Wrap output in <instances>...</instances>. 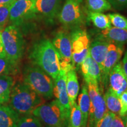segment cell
Listing matches in <instances>:
<instances>
[{
	"label": "cell",
	"mask_w": 127,
	"mask_h": 127,
	"mask_svg": "<svg viewBox=\"0 0 127 127\" xmlns=\"http://www.w3.org/2000/svg\"><path fill=\"white\" fill-rule=\"evenodd\" d=\"M81 69L87 84L90 82L99 84L101 82V68L98 64L92 58L90 53H88L81 64Z\"/></svg>",
	"instance_id": "14"
},
{
	"label": "cell",
	"mask_w": 127,
	"mask_h": 127,
	"mask_svg": "<svg viewBox=\"0 0 127 127\" xmlns=\"http://www.w3.org/2000/svg\"><path fill=\"white\" fill-rule=\"evenodd\" d=\"M87 12L82 0H65L58 13V20L66 28H78L88 20Z\"/></svg>",
	"instance_id": "4"
},
{
	"label": "cell",
	"mask_w": 127,
	"mask_h": 127,
	"mask_svg": "<svg viewBox=\"0 0 127 127\" xmlns=\"http://www.w3.org/2000/svg\"><path fill=\"white\" fill-rule=\"evenodd\" d=\"M108 80L110 88L120 97L127 90V78L123 68L122 62H119L111 69Z\"/></svg>",
	"instance_id": "13"
},
{
	"label": "cell",
	"mask_w": 127,
	"mask_h": 127,
	"mask_svg": "<svg viewBox=\"0 0 127 127\" xmlns=\"http://www.w3.org/2000/svg\"><path fill=\"white\" fill-rule=\"evenodd\" d=\"M111 25L115 28L127 30V18L119 13H109L108 14Z\"/></svg>",
	"instance_id": "28"
},
{
	"label": "cell",
	"mask_w": 127,
	"mask_h": 127,
	"mask_svg": "<svg viewBox=\"0 0 127 127\" xmlns=\"http://www.w3.org/2000/svg\"><path fill=\"white\" fill-rule=\"evenodd\" d=\"M6 56L3 45H0V58Z\"/></svg>",
	"instance_id": "36"
},
{
	"label": "cell",
	"mask_w": 127,
	"mask_h": 127,
	"mask_svg": "<svg viewBox=\"0 0 127 127\" xmlns=\"http://www.w3.org/2000/svg\"><path fill=\"white\" fill-rule=\"evenodd\" d=\"M87 13L88 20L91 21L93 25L98 29L104 30L108 29L112 26L108 15L102 12H93L88 10H87Z\"/></svg>",
	"instance_id": "21"
},
{
	"label": "cell",
	"mask_w": 127,
	"mask_h": 127,
	"mask_svg": "<svg viewBox=\"0 0 127 127\" xmlns=\"http://www.w3.org/2000/svg\"><path fill=\"white\" fill-rule=\"evenodd\" d=\"M127 115V112L126 114H125V115Z\"/></svg>",
	"instance_id": "38"
},
{
	"label": "cell",
	"mask_w": 127,
	"mask_h": 127,
	"mask_svg": "<svg viewBox=\"0 0 127 127\" xmlns=\"http://www.w3.org/2000/svg\"><path fill=\"white\" fill-rule=\"evenodd\" d=\"M108 111H111L116 115H120L121 102L120 97L109 88L104 95Z\"/></svg>",
	"instance_id": "23"
},
{
	"label": "cell",
	"mask_w": 127,
	"mask_h": 127,
	"mask_svg": "<svg viewBox=\"0 0 127 127\" xmlns=\"http://www.w3.org/2000/svg\"><path fill=\"white\" fill-rule=\"evenodd\" d=\"M116 10L123 11L127 8V0H108Z\"/></svg>",
	"instance_id": "31"
},
{
	"label": "cell",
	"mask_w": 127,
	"mask_h": 127,
	"mask_svg": "<svg viewBox=\"0 0 127 127\" xmlns=\"http://www.w3.org/2000/svg\"><path fill=\"white\" fill-rule=\"evenodd\" d=\"M66 87L70 106L75 102L79 91L78 80L76 73L75 68H73L66 72Z\"/></svg>",
	"instance_id": "18"
},
{
	"label": "cell",
	"mask_w": 127,
	"mask_h": 127,
	"mask_svg": "<svg viewBox=\"0 0 127 127\" xmlns=\"http://www.w3.org/2000/svg\"><path fill=\"white\" fill-rule=\"evenodd\" d=\"M24 82L45 99L54 96L52 78L37 66H27L24 71Z\"/></svg>",
	"instance_id": "3"
},
{
	"label": "cell",
	"mask_w": 127,
	"mask_h": 127,
	"mask_svg": "<svg viewBox=\"0 0 127 127\" xmlns=\"http://www.w3.org/2000/svg\"><path fill=\"white\" fill-rule=\"evenodd\" d=\"M30 58L52 79L56 78L60 72L59 55L50 39H42L35 44Z\"/></svg>",
	"instance_id": "1"
},
{
	"label": "cell",
	"mask_w": 127,
	"mask_h": 127,
	"mask_svg": "<svg viewBox=\"0 0 127 127\" xmlns=\"http://www.w3.org/2000/svg\"><path fill=\"white\" fill-rule=\"evenodd\" d=\"M86 2L88 10L93 12H103L112 8L108 0H86Z\"/></svg>",
	"instance_id": "24"
},
{
	"label": "cell",
	"mask_w": 127,
	"mask_h": 127,
	"mask_svg": "<svg viewBox=\"0 0 127 127\" xmlns=\"http://www.w3.org/2000/svg\"><path fill=\"white\" fill-rule=\"evenodd\" d=\"M87 84L90 108L87 127H96L97 123L104 117L108 109L99 84L90 82Z\"/></svg>",
	"instance_id": "7"
},
{
	"label": "cell",
	"mask_w": 127,
	"mask_h": 127,
	"mask_svg": "<svg viewBox=\"0 0 127 127\" xmlns=\"http://www.w3.org/2000/svg\"><path fill=\"white\" fill-rule=\"evenodd\" d=\"M111 127H125L122 117L119 115H115L112 121Z\"/></svg>",
	"instance_id": "33"
},
{
	"label": "cell",
	"mask_w": 127,
	"mask_h": 127,
	"mask_svg": "<svg viewBox=\"0 0 127 127\" xmlns=\"http://www.w3.org/2000/svg\"><path fill=\"white\" fill-rule=\"evenodd\" d=\"M54 96L56 98L65 118L68 121L71 111L69 98L66 87V72L60 71L58 75L54 81Z\"/></svg>",
	"instance_id": "11"
},
{
	"label": "cell",
	"mask_w": 127,
	"mask_h": 127,
	"mask_svg": "<svg viewBox=\"0 0 127 127\" xmlns=\"http://www.w3.org/2000/svg\"><path fill=\"white\" fill-rule=\"evenodd\" d=\"M60 0H35V14L53 20L59 13Z\"/></svg>",
	"instance_id": "15"
},
{
	"label": "cell",
	"mask_w": 127,
	"mask_h": 127,
	"mask_svg": "<svg viewBox=\"0 0 127 127\" xmlns=\"http://www.w3.org/2000/svg\"><path fill=\"white\" fill-rule=\"evenodd\" d=\"M98 38L104 39L109 43L125 45L127 44V30L111 26L108 29L102 30Z\"/></svg>",
	"instance_id": "16"
},
{
	"label": "cell",
	"mask_w": 127,
	"mask_h": 127,
	"mask_svg": "<svg viewBox=\"0 0 127 127\" xmlns=\"http://www.w3.org/2000/svg\"><path fill=\"white\" fill-rule=\"evenodd\" d=\"M1 38L6 57L18 63L24 51V38L17 26L9 25L1 30Z\"/></svg>",
	"instance_id": "5"
},
{
	"label": "cell",
	"mask_w": 127,
	"mask_h": 127,
	"mask_svg": "<svg viewBox=\"0 0 127 127\" xmlns=\"http://www.w3.org/2000/svg\"><path fill=\"white\" fill-rule=\"evenodd\" d=\"M82 117L79 107L75 103L71 107V111L68 121V127H81Z\"/></svg>",
	"instance_id": "26"
},
{
	"label": "cell",
	"mask_w": 127,
	"mask_h": 127,
	"mask_svg": "<svg viewBox=\"0 0 127 127\" xmlns=\"http://www.w3.org/2000/svg\"><path fill=\"white\" fill-rule=\"evenodd\" d=\"M17 127H43V125L37 117L30 114L20 117Z\"/></svg>",
	"instance_id": "27"
},
{
	"label": "cell",
	"mask_w": 127,
	"mask_h": 127,
	"mask_svg": "<svg viewBox=\"0 0 127 127\" xmlns=\"http://www.w3.org/2000/svg\"><path fill=\"white\" fill-rule=\"evenodd\" d=\"M108 45V42L99 38H97L90 44L89 53L92 58L98 64L101 68V71L107 54Z\"/></svg>",
	"instance_id": "17"
},
{
	"label": "cell",
	"mask_w": 127,
	"mask_h": 127,
	"mask_svg": "<svg viewBox=\"0 0 127 127\" xmlns=\"http://www.w3.org/2000/svg\"><path fill=\"white\" fill-rule=\"evenodd\" d=\"M78 105L81 113V127H87L88 124L89 112H90V99L88 95V87L86 85H84L82 87L81 93L78 95Z\"/></svg>",
	"instance_id": "20"
},
{
	"label": "cell",
	"mask_w": 127,
	"mask_h": 127,
	"mask_svg": "<svg viewBox=\"0 0 127 127\" xmlns=\"http://www.w3.org/2000/svg\"><path fill=\"white\" fill-rule=\"evenodd\" d=\"M52 42L59 55L61 70L66 72L75 68L72 60L70 34L65 30H60L55 35Z\"/></svg>",
	"instance_id": "8"
},
{
	"label": "cell",
	"mask_w": 127,
	"mask_h": 127,
	"mask_svg": "<svg viewBox=\"0 0 127 127\" xmlns=\"http://www.w3.org/2000/svg\"><path fill=\"white\" fill-rule=\"evenodd\" d=\"M122 119H123L124 124L125 127H127V115L123 116V117H121Z\"/></svg>",
	"instance_id": "37"
},
{
	"label": "cell",
	"mask_w": 127,
	"mask_h": 127,
	"mask_svg": "<svg viewBox=\"0 0 127 127\" xmlns=\"http://www.w3.org/2000/svg\"><path fill=\"white\" fill-rule=\"evenodd\" d=\"M35 0H16L11 5L9 20L15 26L21 24L26 19L31 18L35 14Z\"/></svg>",
	"instance_id": "10"
},
{
	"label": "cell",
	"mask_w": 127,
	"mask_h": 127,
	"mask_svg": "<svg viewBox=\"0 0 127 127\" xmlns=\"http://www.w3.org/2000/svg\"><path fill=\"white\" fill-rule=\"evenodd\" d=\"M9 106L18 114H32L33 111L44 102V98L24 83L14 85L9 99Z\"/></svg>",
	"instance_id": "2"
},
{
	"label": "cell",
	"mask_w": 127,
	"mask_h": 127,
	"mask_svg": "<svg viewBox=\"0 0 127 127\" xmlns=\"http://www.w3.org/2000/svg\"><path fill=\"white\" fill-rule=\"evenodd\" d=\"M32 114L37 117L46 127H66L68 125V121L57 99L41 105L33 111Z\"/></svg>",
	"instance_id": "6"
},
{
	"label": "cell",
	"mask_w": 127,
	"mask_h": 127,
	"mask_svg": "<svg viewBox=\"0 0 127 127\" xmlns=\"http://www.w3.org/2000/svg\"><path fill=\"white\" fill-rule=\"evenodd\" d=\"M13 86L14 80L11 76L0 75V104L8 102Z\"/></svg>",
	"instance_id": "22"
},
{
	"label": "cell",
	"mask_w": 127,
	"mask_h": 127,
	"mask_svg": "<svg viewBox=\"0 0 127 127\" xmlns=\"http://www.w3.org/2000/svg\"><path fill=\"white\" fill-rule=\"evenodd\" d=\"M120 99L121 102L120 115L121 117H123L127 112V90L121 95Z\"/></svg>",
	"instance_id": "32"
},
{
	"label": "cell",
	"mask_w": 127,
	"mask_h": 127,
	"mask_svg": "<svg viewBox=\"0 0 127 127\" xmlns=\"http://www.w3.org/2000/svg\"><path fill=\"white\" fill-rule=\"evenodd\" d=\"M12 4L0 5V29L5 26L9 20V9Z\"/></svg>",
	"instance_id": "29"
},
{
	"label": "cell",
	"mask_w": 127,
	"mask_h": 127,
	"mask_svg": "<svg viewBox=\"0 0 127 127\" xmlns=\"http://www.w3.org/2000/svg\"><path fill=\"white\" fill-rule=\"evenodd\" d=\"M17 63L5 56L0 58V75H14L16 72Z\"/></svg>",
	"instance_id": "25"
},
{
	"label": "cell",
	"mask_w": 127,
	"mask_h": 127,
	"mask_svg": "<svg viewBox=\"0 0 127 127\" xmlns=\"http://www.w3.org/2000/svg\"></svg>",
	"instance_id": "39"
},
{
	"label": "cell",
	"mask_w": 127,
	"mask_h": 127,
	"mask_svg": "<svg viewBox=\"0 0 127 127\" xmlns=\"http://www.w3.org/2000/svg\"><path fill=\"white\" fill-rule=\"evenodd\" d=\"M122 65H123V68L125 72V75L127 78V50L125 52L124 57L123 61H122Z\"/></svg>",
	"instance_id": "34"
},
{
	"label": "cell",
	"mask_w": 127,
	"mask_h": 127,
	"mask_svg": "<svg viewBox=\"0 0 127 127\" xmlns=\"http://www.w3.org/2000/svg\"><path fill=\"white\" fill-rule=\"evenodd\" d=\"M16 0H0V5L12 4Z\"/></svg>",
	"instance_id": "35"
},
{
	"label": "cell",
	"mask_w": 127,
	"mask_h": 127,
	"mask_svg": "<svg viewBox=\"0 0 127 127\" xmlns=\"http://www.w3.org/2000/svg\"><path fill=\"white\" fill-rule=\"evenodd\" d=\"M115 114L109 111H107L104 117L96 124V127H111L112 121Z\"/></svg>",
	"instance_id": "30"
},
{
	"label": "cell",
	"mask_w": 127,
	"mask_h": 127,
	"mask_svg": "<svg viewBox=\"0 0 127 127\" xmlns=\"http://www.w3.org/2000/svg\"><path fill=\"white\" fill-rule=\"evenodd\" d=\"M20 116L9 105L0 104V127H17Z\"/></svg>",
	"instance_id": "19"
},
{
	"label": "cell",
	"mask_w": 127,
	"mask_h": 127,
	"mask_svg": "<svg viewBox=\"0 0 127 127\" xmlns=\"http://www.w3.org/2000/svg\"><path fill=\"white\" fill-rule=\"evenodd\" d=\"M72 60L75 68L81 65L89 53L90 39L86 31L81 28L73 29L70 33Z\"/></svg>",
	"instance_id": "9"
},
{
	"label": "cell",
	"mask_w": 127,
	"mask_h": 127,
	"mask_svg": "<svg viewBox=\"0 0 127 127\" xmlns=\"http://www.w3.org/2000/svg\"><path fill=\"white\" fill-rule=\"evenodd\" d=\"M124 51V45L109 43L107 54L101 69V81L104 86H107L108 77L112 68L120 62Z\"/></svg>",
	"instance_id": "12"
}]
</instances>
